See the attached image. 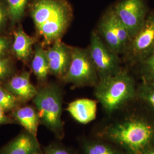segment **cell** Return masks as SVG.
I'll return each instance as SVG.
<instances>
[{
	"label": "cell",
	"mask_w": 154,
	"mask_h": 154,
	"mask_svg": "<svg viewBox=\"0 0 154 154\" xmlns=\"http://www.w3.org/2000/svg\"><path fill=\"white\" fill-rule=\"evenodd\" d=\"M109 117L97 127L95 138L115 144L126 154H146L154 148V116L146 109Z\"/></svg>",
	"instance_id": "1"
},
{
	"label": "cell",
	"mask_w": 154,
	"mask_h": 154,
	"mask_svg": "<svg viewBox=\"0 0 154 154\" xmlns=\"http://www.w3.org/2000/svg\"><path fill=\"white\" fill-rule=\"evenodd\" d=\"M31 13L37 32L46 45L61 40L73 17L67 0H34Z\"/></svg>",
	"instance_id": "2"
},
{
	"label": "cell",
	"mask_w": 154,
	"mask_h": 154,
	"mask_svg": "<svg viewBox=\"0 0 154 154\" xmlns=\"http://www.w3.org/2000/svg\"><path fill=\"white\" fill-rule=\"evenodd\" d=\"M135 80L126 70L99 79L94 87V95L106 114L112 116L137 99Z\"/></svg>",
	"instance_id": "3"
},
{
	"label": "cell",
	"mask_w": 154,
	"mask_h": 154,
	"mask_svg": "<svg viewBox=\"0 0 154 154\" xmlns=\"http://www.w3.org/2000/svg\"><path fill=\"white\" fill-rule=\"evenodd\" d=\"M62 93L55 84H49L38 90L33 102L38 112L41 124L44 125L59 139L64 137L62 120Z\"/></svg>",
	"instance_id": "4"
},
{
	"label": "cell",
	"mask_w": 154,
	"mask_h": 154,
	"mask_svg": "<svg viewBox=\"0 0 154 154\" xmlns=\"http://www.w3.org/2000/svg\"><path fill=\"white\" fill-rule=\"evenodd\" d=\"M75 87H95L99 78L88 48H72L68 70L61 79Z\"/></svg>",
	"instance_id": "5"
},
{
	"label": "cell",
	"mask_w": 154,
	"mask_h": 154,
	"mask_svg": "<svg viewBox=\"0 0 154 154\" xmlns=\"http://www.w3.org/2000/svg\"><path fill=\"white\" fill-rule=\"evenodd\" d=\"M154 52V9L149 11L143 26L125 50L127 60L132 65L146 59Z\"/></svg>",
	"instance_id": "6"
},
{
	"label": "cell",
	"mask_w": 154,
	"mask_h": 154,
	"mask_svg": "<svg viewBox=\"0 0 154 154\" xmlns=\"http://www.w3.org/2000/svg\"><path fill=\"white\" fill-rule=\"evenodd\" d=\"M88 48L99 79L114 75L122 69L119 54L110 49L97 32L91 33Z\"/></svg>",
	"instance_id": "7"
},
{
	"label": "cell",
	"mask_w": 154,
	"mask_h": 154,
	"mask_svg": "<svg viewBox=\"0 0 154 154\" xmlns=\"http://www.w3.org/2000/svg\"><path fill=\"white\" fill-rule=\"evenodd\" d=\"M118 19L126 28L131 40L143 26L149 13L145 0H120L112 6Z\"/></svg>",
	"instance_id": "8"
},
{
	"label": "cell",
	"mask_w": 154,
	"mask_h": 154,
	"mask_svg": "<svg viewBox=\"0 0 154 154\" xmlns=\"http://www.w3.org/2000/svg\"><path fill=\"white\" fill-rule=\"evenodd\" d=\"M72 48L61 40L55 41L45 50L50 74L61 79L65 75L72 60Z\"/></svg>",
	"instance_id": "9"
},
{
	"label": "cell",
	"mask_w": 154,
	"mask_h": 154,
	"mask_svg": "<svg viewBox=\"0 0 154 154\" xmlns=\"http://www.w3.org/2000/svg\"><path fill=\"white\" fill-rule=\"evenodd\" d=\"M37 138L25 130L0 149V154H34L42 151Z\"/></svg>",
	"instance_id": "10"
},
{
	"label": "cell",
	"mask_w": 154,
	"mask_h": 154,
	"mask_svg": "<svg viewBox=\"0 0 154 154\" xmlns=\"http://www.w3.org/2000/svg\"><path fill=\"white\" fill-rule=\"evenodd\" d=\"M66 110L75 121L86 125L95 119L97 102L88 98L76 99L69 103Z\"/></svg>",
	"instance_id": "11"
},
{
	"label": "cell",
	"mask_w": 154,
	"mask_h": 154,
	"mask_svg": "<svg viewBox=\"0 0 154 154\" xmlns=\"http://www.w3.org/2000/svg\"><path fill=\"white\" fill-rule=\"evenodd\" d=\"M5 88L21 102L33 99L38 93V90L30 82V74L28 72L13 77Z\"/></svg>",
	"instance_id": "12"
},
{
	"label": "cell",
	"mask_w": 154,
	"mask_h": 154,
	"mask_svg": "<svg viewBox=\"0 0 154 154\" xmlns=\"http://www.w3.org/2000/svg\"><path fill=\"white\" fill-rule=\"evenodd\" d=\"M12 116L16 122L21 125L28 132L37 136L40 118L37 109L30 106L17 107L13 110Z\"/></svg>",
	"instance_id": "13"
},
{
	"label": "cell",
	"mask_w": 154,
	"mask_h": 154,
	"mask_svg": "<svg viewBox=\"0 0 154 154\" xmlns=\"http://www.w3.org/2000/svg\"><path fill=\"white\" fill-rule=\"evenodd\" d=\"M97 32L113 52L119 55L122 54L121 45L111 22L109 9L102 17Z\"/></svg>",
	"instance_id": "14"
},
{
	"label": "cell",
	"mask_w": 154,
	"mask_h": 154,
	"mask_svg": "<svg viewBox=\"0 0 154 154\" xmlns=\"http://www.w3.org/2000/svg\"><path fill=\"white\" fill-rule=\"evenodd\" d=\"M81 147L83 154H126L115 144L95 137L82 139Z\"/></svg>",
	"instance_id": "15"
},
{
	"label": "cell",
	"mask_w": 154,
	"mask_h": 154,
	"mask_svg": "<svg viewBox=\"0 0 154 154\" xmlns=\"http://www.w3.org/2000/svg\"><path fill=\"white\" fill-rule=\"evenodd\" d=\"M14 41L13 50L17 57L21 60H25L30 55L34 39L29 36L21 29L14 32Z\"/></svg>",
	"instance_id": "16"
},
{
	"label": "cell",
	"mask_w": 154,
	"mask_h": 154,
	"mask_svg": "<svg viewBox=\"0 0 154 154\" xmlns=\"http://www.w3.org/2000/svg\"><path fill=\"white\" fill-rule=\"evenodd\" d=\"M32 67L35 77L41 82H45L50 73L49 62L46 50L41 46H37L34 52Z\"/></svg>",
	"instance_id": "17"
},
{
	"label": "cell",
	"mask_w": 154,
	"mask_h": 154,
	"mask_svg": "<svg viewBox=\"0 0 154 154\" xmlns=\"http://www.w3.org/2000/svg\"><path fill=\"white\" fill-rule=\"evenodd\" d=\"M137 99L154 116V83L142 82L137 88Z\"/></svg>",
	"instance_id": "18"
},
{
	"label": "cell",
	"mask_w": 154,
	"mask_h": 154,
	"mask_svg": "<svg viewBox=\"0 0 154 154\" xmlns=\"http://www.w3.org/2000/svg\"><path fill=\"white\" fill-rule=\"evenodd\" d=\"M109 11L111 22L121 45L122 54H123L131 41V38L127 29L116 16L112 7L109 8Z\"/></svg>",
	"instance_id": "19"
},
{
	"label": "cell",
	"mask_w": 154,
	"mask_h": 154,
	"mask_svg": "<svg viewBox=\"0 0 154 154\" xmlns=\"http://www.w3.org/2000/svg\"><path fill=\"white\" fill-rule=\"evenodd\" d=\"M139 65L142 82L154 83V52Z\"/></svg>",
	"instance_id": "20"
},
{
	"label": "cell",
	"mask_w": 154,
	"mask_h": 154,
	"mask_svg": "<svg viewBox=\"0 0 154 154\" xmlns=\"http://www.w3.org/2000/svg\"><path fill=\"white\" fill-rule=\"evenodd\" d=\"M19 100L5 88L0 86V106L6 112L17 108Z\"/></svg>",
	"instance_id": "21"
},
{
	"label": "cell",
	"mask_w": 154,
	"mask_h": 154,
	"mask_svg": "<svg viewBox=\"0 0 154 154\" xmlns=\"http://www.w3.org/2000/svg\"><path fill=\"white\" fill-rule=\"evenodd\" d=\"M28 1V0H8V13L12 21H18L22 17Z\"/></svg>",
	"instance_id": "22"
},
{
	"label": "cell",
	"mask_w": 154,
	"mask_h": 154,
	"mask_svg": "<svg viewBox=\"0 0 154 154\" xmlns=\"http://www.w3.org/2000/svg\"><path fill=\"white\" fill-rule=\"evenodd\" d=\"M44 154H74L72 149L59 143H53L43 149Z\"/></svg>",
	"instance_id": "23"
},
{
	"label": "cell",
	"mask_w": 154,
	"mask_h": 154,
	"mask_svg": "<svg viewBox=\"0 0 154 154\" xmlns=\"http://www.w3.org/2000/svg\"><path fill=\"white\" fill-rule=\"evenodd\" d=\"M11 72V62L8 58H0V80L5 79Z\"/></svg>",
	"instance_id": "24"
},
{
	"label": "cell",
	"mask_w": 154,
	"mask_h": 154,
	"mask_svg": "<svg viewBox=\"0 0 154 154\" xmlns=\"http://www.w3.org/2000/svg\"><path fill=\"white\" fill-rule=\"evenodd\" d=\"M5 111L0 106V125L15 123L16 121L13 118L6 116Z\"/></svg>",
	"instance_id": "25"
},
{
	"label": "cell",
	"mask_w": 154,
	"mask_h": 154,
	"mask_svg": "<svg viewBox=\"0 0 154 154\" xmlns=\"http://www.w3.org/2000/svg\"><path fill=\"white\" fill-rule=\"evenodd\" d=\"M9 46V41L4 37H0V58L5 55Z\"/></svg>",
	"instance_id": "26"
},
{
	"label": "cell",
	"mask_w": 154,
	"mask_h": 154,
	"mask_svg": "<svg viewBox=\"0 0 154 154\" xmlns=\"http://www.w3.org/2000/svg\"><path fill=\"white\" fill-rule=\"evenodd\" d=\"M7 14L8 11H6L5 8L1 4H0V28L5 22Z\"/></svg>",
	"instance_id": "27"
},
{
	"label": "cell",
	"mask_w": 154,
	"mask_h": 154,
	"mask_svg": "<svg viewBox=\"0 0 154 154\" xmlns=\"http://www.w3.org/2000/svg\"><path fill=\"white\" fill-rule=\"evenodd\" d=\"M146 154H154V148L149 150Z\"/></svg>",
	"instance_id": "28"
},
{
	"label": "cell",
	"mask_w": 154,
	"mask_h": 154,
	"mask_svg": "<svg viewBox=\"0 0 154 154\" xmlns=\"http://www.w3.org/2000/svg\"><path fill=\"white\" fill-rule=\"evenodd\" d=\"M44 154V151H43V149H42V151H41V152H37V153H35V154Z\"/></svg>",
	"instance_id": "29"
}]
</instances>
